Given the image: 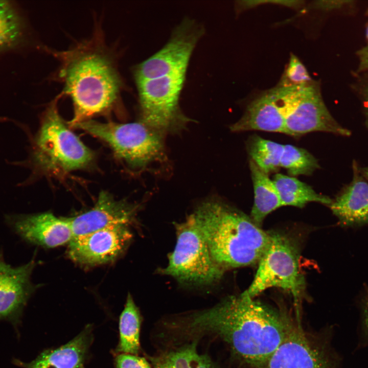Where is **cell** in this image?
I'll use <instances>...</instances> for the list:
<instances>
[{
  "mask_svg": "<svg viewBox=\"0 0 368 368\" xmlns=\"http://www.w3.org/2000/svg\"><path fill=\"white\" fill-rule=\"evenodd\" d=\"M367 14L368 16V11H367ZM365 38H366V40L367 41L366 43H368V23L367 24V25L366 26V28H365Z\"/></svg>",
  "mask_w": 368,
  "mask_h": 368,
  "instance_id": "cell-33",
  "label": "cell"
},
{
  "mask_svg": "<svg viewBox=\"0 0 368 368\" xmlns=\"http://www.w3.org/2000/svg\"><path fill=\"white\" fill-rule=\"evenodd\" d=\"M360 171L363 176L368 181V167L361 169Z\"/></svg>",
  "mask_w": 368,
  "mask_h": 368,
  "instance_id": "cell-32",
  "label": "cell"
},
{
  "mask_svg": "<svg viewBox=\"0 0 368 368\" xmlns=\"http://www.w3.org/2000/svg\"><path fill=\"white\" fill-rule=\"evenodd\" d=\"M280 167L291 176L311 175L319 165L317 160L305 149L292 145H285Z\"/></svg>",
  "mask_w": 368,
  "mask_h": 368,
  "instance_id": "cell-23",
  "label": "cell"
},
{
  "mask_svg": "<svg viewBox=\"0 0 368 368\" xmlns=\"http://www.w3.org/2000/svg\"><path fill=\"white\" fill-rule=\"evenodd\" d=\"M5 219L12 231L28 244L53 248L69 243L73 238L67 218H58L51 213L7 215Z\"/></svg>",
  "mask_w": 368,
  "mask_h": 368,
  "instance_id": "cell-12",
  "label": "cell"
},
{
  "mask_svg": "<svg viewBox=\"0 0 368 368\" xmlns=\"http://www.w3.org/2000/svg\"><path fill=\"white\" fill-rule=\"evenodd\" d=\"M203 33L204 29L195 20H182L163 48L135 67V81L187 69L193 50Z\"/></svg>",
  "mask_w": 368,
  "mask_h": 368,
  "instance_id": "cell-8",
  "label": "cell"
},
{
  "mask_svg": "<svg viewBox=\"0 0 368 368\" xmlns=\"http://www.w3.org/2000/svg\"><path fill=\"white\" fill-rule=\"evenodd\" d=\"M132 238L128 225L110 226L73 238L68 243L67 253L73 261L80 264H104L122 254Z\"/></svg>",
  "mask_w": 368,
  "mask_h": 368,
  "instance_id": "cell-11",
  "label": "cell"
},
{
  "mask_svg": "<svg viewBox=\"0 0 368 368\" xmlns=\"http://www.w3.org/2000/svg\"><path fill=\"white\" fill-rule=\"evenodd\" d=\"M272 181L283 206L302 208L312 202L329 206L333 201L328 196L318 194L309 185L293 176L277 173Z\"/></svg>",
  "mask_w": 368,
  "mask_h": 368,
  "instance_id": "cell-20",
  "label": "cell"
},
{
  "mask_svg": "<svg viewBox=\"0 0 368 368\" xmlns=\"http://www.w3.org/2000/svg\"><path fill=\"white\" fill-rule=\"evenodd\" d=\"M175 226L174 249L168 256L167 265L158 272L185 285L203 286L219 282L225 271L213 260L192 215Z\"/></svg>",
  "mask_w": 368,
  "mask_h": 368,
  "instance_id": "cell-7",
  "label": "cell"
},
{
  "mask_svg": "<svg viewBox=\"0 0 368 368\" xmlns=\"http://www.w3.org/2000/svg\"><path fill=\"white\" fill-rule=\"evenodd\" d=\"M35 266L32 259L27 264L12 267L0 250V320L17 321L37 287L31 281Z\"/></svg>",
  "mask_w": 368,
  "mask_h": 368,
  "instance_id": "cell-13",
  "label": "cell"
},
{
  "mask_svg": "<svg viewBox=\"0 0 368 368\" xmlns=\"http://www.w3.org/2000/svg\"><path fill=\"white\" fill-rule=\"evenodd\" d=\"M53 54L60 63L63 91L74 105L71 126L114 106L123 82L113 58L101 45L89 40Z\"/></svg>",
  "mask_w": 368,
  "mask_h": 368,
  "instance_id": "cell-2",
  "label": "cell"
},
{
  "mask_svg": "<svg viewBox=\"0 0 368 368\" xmlns=\"http://www.w3.org/2000/svg\"><path fill=\"white\" fill-rule=\"evenodd\" d=\"M361 311L360 338L363 344L368 346V290L362 300Z\"/></svg>",
  "mask_w": 368,
  "mask_h": 368,
  "instance_id": "cell-28",
  "label": "cell"
},
{
  "mask_svg": "<svg viewBox=\"0 0 368 368\" xmlns=\"http://www.w3.org/2000/svg\"><path fill=\"white\" fill-rule=\"evenodd\" d=\"M284 145L254 135L248 140L247 150L250 159L268 174L280 167Z\"/></svg>",
  "mask_w": 368,
  "mask_h": 368,
  "instance_id": "cell-22",
  "label": "cell"
},
{
  "mask_svg": "<svg viewBox=\"0 0 368 368\" xmlns=\"http://www.w3.org/2000/svg\"><path fill=\"white\" fill-rule=\"evenodd\" d=\"M322 131L342 136L351 132L341 126L332 117L316 86H304L298 99L288 113L284 133L292 136Z\"/></svg>",
  "mask_w": 368,
  "mask_h": 368,
  "instance_id": "cell-10",
  "label": "cell"
},
{
  "mask_svg": "<svg viewBox=\"0 0 368 368\" xmlns=\"http://www.w3.org/2000/svg\"><path fill=\"white\" fill-rule=\"evenodd\" d=\"M73 127L106 142L120 159L133 169H143L165 159V135L140 121L119 124L89 119Z\"/></svg>",
  "mask_w": 368,
  "mask_h": 368,
  "instance_id": "cell-5",
  "label": "cell"
},
{
  "mask_svg": "<svg viewBox=\"0 0 368 368\" xmlns=\"http://www.w3.org/2000/svg\"><path fill=\"white\" fill-rule=\"evenodd\" d=\"M16 14L13 5L9 1L0 0V18L10 17Z\"/></svg>",
  "mask_w": 368,
  "mask_h": 368,
  "instance_id": "cell-30",
  "label": "cell"
},
{
  "mask_svg": "<svg viewBox=\"0 0 368 368\" xmlns=\"http://www.w3.org/2000/svg\"><path fill=\"white\" fill-rule=\"evenodd\" d=\"M360 94L362 100L364 111L366 117V124L368 127V81L361 87Z\"/></svg>",
  "mask_w": 368,
  "mask_h": 368,
  "instance_id": "cell-31",
  "label": "cell"
},
{
  "mask_svg": "<svg viewBox=\"0 0 368 368\" xmlns=\"http://www.w3.org/2000/svg\"><path fill=\"white\" fill-rule=\"evenodd\" d=\"M356 1L353 0H323L314 2L315 8L321 10L330 11L351 8L355 6Z\"/></svg>",
  "mask_w": 368,
  "mask_h": 368,
  "instance_id": "cell-27",
  "label": "cell"
},
{
  "mask_svg": "<svg viewBox=\"0 0 368 368\" xmlns=\"http://www.w3.org/2000/svg\"><path fill=\"white\" fill-rule=\"evenodd\" d=\"M139 205L126 200H117L102 191L94 206L75 217L67 218L73 238L116 225H130L135 220Z\"/></svg>",
  "mask_w": 368,
  "mask_h": 368,
  "instance_id": "cell-14",
  "label": "cell"
},
{
  "mask_svg": "<svg viewBox=\"0 0 368 368\" xmlns=\"http://www.w3.org/2000/svg\"><path fill=\"white\" fill-rule=\"evenodd\" d=\"M311 80V78L304 65L295 55L291 54L284 80L281 85L305 86L310 84Z\"/></svg>",
  "mask_w": 368,
  "mask_h": 368,
  "instance_id": "cell-25",
  "label": "cell"
},
{
  "mask_svg": "<svg viewBox=\"0 0 368 368\" xmlns=\"http://www.w3.org/2000/svg\"><path fill=\"white\" fill-rule=\"evenodd\" d=\"M290 322L283 313L255 300L245 290L209 308L164 319L160 329L170 344L216 338L239 360L255 368H266Z\"/></svg>",
  "mask_w": 368,
  "mask_h": 368,
  "instance_id": "cell-1",
  "label": "cell"
},
{
  "mask_svg": "<svg viewBox=\"0 0 368 368\" xmlns=\"http://www.w3.org/2000/svg\"><path fill=\"white\" fill-rule=\"evenodd\" d=\"M192 215L213 260L225 272L257 265L270 242V231L222 201L205 200Z\"/></svg>",
  "mask_w": 368,
  "mask_h": 368,
  "instance_id": "cell-3",
  "label": "cell"
},
{
  "mask_svg": "<svg viewBox=\"0 0 368 368\" xmlns=\"http://www.w3.org/2000/svg\"><path fill=\"white\" fill-rule=\"evenodd\" d=\"M358 60L357 73L368 72V43L356 52Z\"/></svg>",
  "mask_w": 368,
  "mask_h": 368,
  "instance_id": "cell-29",
  "label": "cell"
},
{
  "mask_svg": "<svg viewBox=\"0 0 368 368\" xmlns=\"http://www.w3.org/2000/svg\"><path fill=\"white\" fill-rule=\"evenodd\" d=\"M142 317L131 295L128 293L119 319V341L118 353L137 355L140 353V330Z\"/></svg>",
  "mask_w": 368,
  "mask_h": 368,
  "instance_id": "cell-21",
  "label": "cell"
},
{
  "mask_svg": "<svg viewBox=\"0 0 368 368\" xmlns=\"http://www.w3.org/2000/svg\"><path fill=\"white\" fill-rule=\"evenodd\" d=\"M249 169L252 179L254 200L250 217L258 225L267 216L283 206L278 192L268 174L262 171L250 159Z\"/></svg>",
  "mask_w": 368,
  "mask_h": 368,
  "instance_id": "cell-19",
  "label": "cell"
},
{
  "mask_svg": "<svg viewBox=\"0 0 368 368\" xmlns=\"http://www.w3.org/2000/svg\"><path fill=\"white\" fill-rule=\"evenodd\" d=\"M353 176L329 205L333 213L344 225L368 223V181L356 163L353 164Z\"/></svg>",
  "mask_w": 368,
  "mask_h": 368,
  "instance_id": "cell-16",
  "label": "cell"
},
{
  "mask_svg": "<svg viewBox=\"0 0 368 368\" xmlns=\"http://www.w3.org/2000/svg\"><path fill=\"white\" fill-rule=\"evenodd\" d=\"M57 104L55 100L45 110L33 140L30 165L37 173L64 175L94 159L93 152L63 122Z\"/></svg>",
  "mask_w": 368,
  "mask_h": 368,
  "instance_id": "cell-4",
  "label": "cell"
},
{
  "mask_svg": "<svg viewBox=\"0 0 368 368\" xmlns=\"http://www.w3.org/2000/svg\"><path fill=\"white\" fill-rule=\"evenodd\" d=\"M93 328L86 326L74 339L57 348L44 350L25 368H85L93 340Z\"/></svg>",
  "mask_w": 368,
  "mask_h": 368,
  "instance_id": "cell-17",
  "label": "cell"
},
{
  "mask_svg": "<svg viewBox=\"0 0 368 368\" xmlns=\"http://www.w3.org/2000/svg\"><path fill=\"white\" fill-rule=\"evenodd\" d=\"M199 342H191L164 348L157 354L149 357L153 368H221L206 354L198 351Z\"/></svg>",
  "mask_w": 368,
  "mask_h": 368,
  "instance_id": "cell-18",
  "label": "cell"
},
{
  "mask_svg": "<svg viewBox=\"0 0 368 368\" xmlns=\"http://www.w3.org/2000/svg\"><path fill=\"white\" fill-rule=\"evenodd\" d=\"M328 348L313 341L300 326L290 322L283 341L266 368H337Z\"/></svg>",
  "mask_w": 368,
  "mask_h": 368,
  "instance_id": "cell-9",
  "label": "cell"
},
{
  "mask_svg": "<svg viewBox=\"0 0 368 368\" xmlns=\"http://www.w3.org/2000/svg\"><path fill=\"white\" fill-rule=\"evenodd\" d=\"M270 235L269 245L245 291L254 298L268 288L283 289L293 297L298 310L306 291L305 279L300 268L298 246L285 234L270 231Z\"/></svg>",
  "mask_w": 368,
  "mask_h": 368,
  "instance_id": "cell-6",
  "label": "cell"
},
{
  "mask_svg": "<svg viewBox=\"0 0 368 368\" xmlns=\"http://www.w3.org/2000/svg\"><path fill=\"white\" fill-rule=\"evenodd\" d=\"M22 35V22L18 14L0 18V51L15 46Z\"/></svg>",
  "mask_w": 368,
  "mask_h": 368,
  "instance_id": "cell-24",
  "label": "cell"
},
{
  "mask_svg": "<svg viewBox=\"0 0 368 368\" xmlns=\"http://www.w3.org/2000/svg\"><path fill=\"white\" fill-rule=\"evenodd\" d=\"M114 365L115 368H153L145 358L127 353H118Z\"/></svg>",
  "mask_w": 368,
  "mask_h": 368,
  "instance_id": "cell-26",
  "label": "cell"
},
{
  "mask_svg": "<svg viewBox=\"0 0 368 368\" xmlns=\"http://www.w3.org/2000/svg\"><path fill=\"white\" fill-rule=\"evenodd\" d=\"M288 113L287 103L275 88L251 102L243 116L230 129L233 132L258 130L284 133Z\"/></svg>",
  "mask_w": 368,
  "mask_h": 368,
  "instance_id": "cell-15",
  "label": "cell"
}]
</instances>
